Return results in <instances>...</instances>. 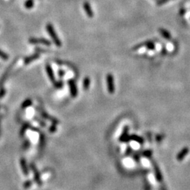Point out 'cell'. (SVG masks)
<instances>
[{"label":"cell","mask_w":190,"mask_h":190,"mask_svg":"<svg viewBox=\"0 0 190 190\" xmlns=\"http://www.w3.org/2000/svg\"><path fill=\"white\" fill-rule=\"evenodd\" d=\"M189 152V149H188V148H184V149L182 150L181 152L179 153L178 157H177V158H178V160H182L184 158V157L186 156V154Z\"/></svg>","instance_id":"cell-7"},{"label":"cell","mask_w":190,"mask_h":190,"mask_svg":"<svg viewBox=\"0 0 190 190\" xmlns=\"http://www.w3.org/2000/svg\"><path fill=\"white\" fill-rule=\"evenodd\" d=\"M46 30L48 32V34L50 36V37L52 38L53 42L55 44L56 46L61 47V41L58 38V36L56 34L55 29H54V26L52 23H47L46 25Z\"/></svg>","instance_id":"cell-1"},{"label":"cell","mask_w":190,"mask_h":190,"mask_svg":"<svg viewBox=\"0 0 190 190\" xmlns=\"http://www.w3.org/2000/svg\"><path fill=\"white\" fill-rule=\"evenodd\" d=\"M68 84L71 87V92H72V94H76V85H75L73 80H68Z\"/></svg>","instance_id":"cell-8"},{"label":"cell","mask_w":190,"mask_h":190,"mask_svg":"<svg viewBox=\"0 0 190 190\" xmlns=\"http://www.w3.org/2000/svg\"><path fill=\"white\" fill-rule=\"evenodd\" d=\"M29 42L32 45H36V44H41V45H46V46H50L52 45L49 40L45 38H36V37H32L29 39Z\"/></svg>","instance_id":"cell-2"},{"label":"cell","mask_w":190,"mask_h":190,"mask_svg":"<svg viewBox=\"0 0 190 190\" xmlns=\"http://www.w3.org/2000/svg\"><path fill=\"white\" fill-rule=\"evenodd\" d=\"M34 6V1L33 0H27L25 3V8L28 9H32Z\"/></svg>","instance_id":"cell-9"},{"label":"cell","mask_w":190,"mask_h":190,"mask_svg":"<svg viewBox=\"0 0 190 190\" xmlns=\"http://www.w3.org/2000/svg\"><path fill=\"white\" fill-rule=\"evenodd\" d=\"M83 84H84V87H85V88H87V87H88L89 84V79L88 78H85Z\"/></svg>","instance_id":"cell-11"},{"label":"cell","mask_w":190,"mask_h":190,"mask_svg":"<svg viewBox=\"0 0 190 190\" xmlns=\"http://www.w3.org/2000/svg\"><path fill=\"white\" fill-rule=\"evenodd\" d=\"M107 83L108 89L109 92H113L114 91V77L111 74H108L107 76Z\"/></svg>","instance_id":"cell-3"},{"label":"cell","mask_w":190,"mask_h":190,"mask_svg":"<svg viewBox=\"0 0 190 190\" xmlns=\"http://www.w3.org/2000/svg\"><path fill=\"white\" fill-rule=\"evenodd\" d=\"M83 9L85 12L87 14V16H88L89 18H92L94 16V12H93V10L91 7L90 4L88 1H85L83 4Z\"/></svg>","instance_id":"cell-4"},{"label":"cell","mask_w":190,"mask_h":190,"mask_svg":"<svg viewBox=\"0 0 190 190\" xmlns=\"http://www.w3.org/2000/svg\"><path fill=\"white\" fill-rule=\"evenodd\" d=\"M39 56L40 55L38 54H35L33 55L28 56V57H27L25 59V64H28L29 63H31L32 61H33L35 60H36L37 58H39Z\"/></svg>","instance_id":"cell-6"},{"label":"cell","mask_w":190,"mask_h":190,"mask_svg":"<svg viewBox=\"0 0 190 190\" xmlns=\"http://www.w3.org/2000/svg\"><path fill=\"white\" fill-rule=\"evenodd\" d=\"M45 69H46L47 73L48 75L49 79L52 80V82H54V80H55V76H54V71H53L52 67L51 66L50 64L47 63V64H46V66H45Z\"/></svg>","instance_id":"cell-5"},{"label":"cell","mask_w":190,"mask_h":190,"mask_svg":"<svg viewBox=\"0 0 190 190\" xmlns=\"http://www.w3.org/2000/svg\"><path fill=\"white\" fill-rule=\"evenodd\" d=\"M160 33H161L162 35L163 36V37L166 38V39H169L170 35H169L168 32H167V31H166L164 30H160Z\"/></svg>","instance_id":"cell-10"}]
</instances>
